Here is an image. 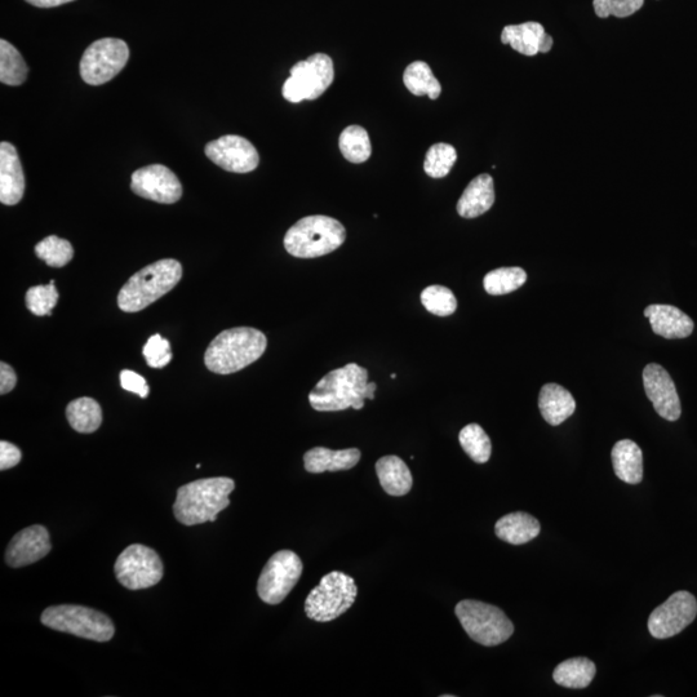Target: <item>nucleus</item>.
I'll return each mask as SVG.
<instances>
[{"label":"nucleus","mask_w":697,"mask_h":697,"mask_svg":"<svg viewBox=\"0 0 697 697\" xmlns=\"http://www.w3.org/2000/svg\"><path fill=\"white\" fill-rule=\"evenodd\" d=\"M121 385L127 392L135 393L141 398L148 397L150 388L144 377L131 370L121 372Z\"/></svg>","instance_id":"obj_40"},{"label":"nucleus","mask_w":697,"mask_h":697,"mask_svg":"<svg viewBox=\"0 0 697 697\" xmlns=\"http://www.w3.org/2000/svg\"><path fill=\"white\" fill-rule=\"evenodd\" d=\"M527 281V274L522 268H500L492 270L483 279V286L492 296L508 295L517 291Z\"/></svg>","instance_id":"obj_33"},{"label":"nucleus","mask_w":697,"mask_h":697,"mask_svg":"<svg viewBox=\"0 0 697 697\" xmlns=\"http://www.w3.org/2000/svg\"><path fill=\"white\" fill-rule=\"evenodd\" d=\"M266 346V336L256 328H230L213 339L204 354V363L213 374H234L260 359Z\"/></svg>","instance_id":"obj_3"},{"label":"nucleus","mask_w":697,"mask_h":697,"mask_svg":"<svg viewBox=\"0 0 697 697\" xmlns=\"http://www.w3.org/2000/svg\"><path fill=\"white\" fill-rule=\"evenodd\" d=\"M652 331L664 339H686L694 332L695 324L686 313L673 305H650L645 309Z\"/></svg>","instance_id":"obj_20"},{"label":"nucleus","mask_w":697,"mask_h":697,"mask_svg":"<svg viewBox=\"0 0 697 697\" xmlns=\"http://www.w3.org/2000/svg\"><path fill=\"white\" fill-rule=\"evenodd\" d=\"M461 447L477 464H486L492 454V443L490 437L483 430L481 425H466L459 434Z\"/></svg>","instance_id":"obj_32"},{"label":"nucleus","mask_w":697,"mask_h":697,"mask_svg":"<svg viewBox=\"0 0 697 697\" xmlns=\"http://www.w3.org/2000/svg\"><path fill=\"white\" fill-rule=\"evenodd\" d=\"M346 239L344 225L332 217H304L284 235V248L299 259H315L334 252Z\"/></svg>","instance_id":"obj_5"},{"label":"nucleus","mask_w":697,"mask_h":697,"mask_svg":"<svg viewBox=\"0 0 697 697\" xmlns=\"http://www.w3.org/2000/svg\"><path fill=\"white\" fill-rule=\"evenodd\" d=\"M643 385L657 414L668 421H677L681 417V399L676 384L664 367L656 363L648 364L643 370Z\"/></svg>","instance_id":"obj_16"},{"label":"nucleus","mask_w":697,"mask_h":697,"mask_svg":"<svg viewBox=\"0 0 697 697\" xmlns=\"http://www.w3.org/2000/svg\"><path fill=\"white\" fill-rule=\"evenodd\" d=\"M235 488L233 479L226 477L199 479L181 486L177 491L173 513L185 526L215 522L230 505L229 496Z\"/></svg>","instance_id":"obj_2"},{"label":"nucleus","mask_w":697,"mask_h":697,"mask_svg":"<svg viewBox=\"0 0 697 697\" xmlns=\"http://www.w3.org/2000/svg\"><path fill=\"white\" fill-rule=\"evenodd\" d=\"M26 306L37 317H50L52 310L59 303V292L55 287V281L46 286H34L26 292Z\"/></svg>","instance_id":"obj_37"},{"label":"nucleus","mask_w":697,"mask_h":697,"mask_svg":"<svg viewBox=\"0 0 697 697\" xmlns=\"http://www.w3.org/2000/svg\"><path fill=\"white\" fill-rule=\"evenodd\" d=\"M696 615V598L691 593L681 590L670 596L663 605L655 608L648 619V630L656 639L674 637L694 623Z\"/></svg>","instance_id":"obj_13"},{"label":"nucleus","mask_w":697,"mask_h":697,"mask_svg":"<svg viewBox=\"0 0 697 697\" xmlns=\"http://www.w3.org/2000/svg\"><path fill=\"white\" fill-rule=\"evenodd\" d=\"M612 465L616 477L628 485H638L643 478V455L637 443L623 439L612 448Z\"/></svg>","instance_id":"obj_25"},{"label":"nucleus","mask_w":697,"mask_h":697,"mask_svg":"<svg viewBox=\"0 0 697 697\" xmlns=\"http://www.w3.org/2000/svg\"><path fill=\"white\" fill-rule=\"evenodd\" d=\"M596 673V664L592 660L574 657L559 664L554 670L553 678L559 686L581 690L592 683Z\"/></svg>","instance_id":"obj_27"},{"label":"nucleus","mask_w":697,"mask_h":697,"mask_svg":"<svg viewBox=\"0 0 697 697\" xmlns=\"http://www.w3.org/2000/svg\"><path fill=\"white\" fill-rule=\"evenodd\" d=\"M25 2L38 8H53L62 6V4L74 2V0H25Z\"/></svg>","instance_id":"obj_43"},{"label":"nucleus","mask_w":697,"mask_h":697,"mask_svg":"<svg viewBox=\"0 0 697 697\" xmlns=\"http://www.w3.org/2000/svg\"><path fill=\"white\" fill-rule=\"evenodd\" d=\"M204 153L210 161L228 172H252L260 163L255 146L241 136L228 135L208 142Z\"/></svg>","instance_id":"obj_15"},{"label":"nucleus","mask_w":697,"mask_h":697,"mask_svg":"<svg viewBox=\"0 0 697 697\" xmlns=\"http://www.w3.org/2000/svg\"><path fill=\"white\" fill-rule=\"evenodd\" d=\"M142 354H144L149 367H166L172 359L170 341L163 339L161 335H153L142 349Z\"/></svg>","instance_id":"obj_39"},{"label":"nucleus","mask_w":697,"mask_h":697,"mask_svg":"<svg viewBox=\"0 0 697 697\" xmlns=\"http://www.w3.org/2000/svg\"><path fill=\"white\" fill-rule=\"evenodd\" d=\"M457 161V153L454 146L439 142L426 153L424 171L432 179H443L451 172Z\"/></svg>","instance_id":"obj_34"},{"label":"nucleus","mask_w":697,"mask_h":697,"mask_svg":"<svg viewBox=\"0 0 697 697\" xmlns=\"http://www.w3.org/2000/svg\"><path fill=\"white\" fill-rule=\"evenodd\" d=\"M357 597L358 586L353 577L340 571L330 572L306 598L305 614L318 623H330L344 615Z\"/></svg>","instance_id":"obj_6"},{"label":"nucleus","mask_w":697,"mask_h":697,"mask_svg":"<svg viewBox=\"0 0 697 697\" xmlns=\"http://www.w3.org/2000/svg\"><path fill=\"white\" fill-rule=\"evenodd\" d=\"M17 376L15 370L7 363H0V394H8L15 388Z\"/></svg>","instance_id":"obj_42"},{"label":"nucleus","mask_w":697,"mask_h":697,"mask_svg":"<svg viewBox=\"0 0 697 697\" xmlns=\"http://www.w3.org/2000/svg\"><path fill=\"white\" fill-rule=\"evenodd\" d=\"M361 456L358 448L332 451L330 448L315 447L304 455V466L306 472L312 474L340 472L354 468Z\"/></svg>","instance_id":"obj_22"},{"label":"nucleus","mask_w":697,"mask_h":697,"mask_svg":"<svg viewBox=\"0 0 697 697\" xmlns=\"http://www.w3.org/2000/svg\"><path fill=\"white\" fill-rule=\"evenodd\" d=\"M334 61L324 53H315L308 60L297 62L290 78L283 84V97L292 104L317 100L334 83Z\"/></svg>","instance_id":"obj_9"},{"label":"nucleus","mask_w":697,"mask_h":697,"mask_svg":"<svg viewBox=\"0 0 697 697\" xmlns=\"http://www.w3.org/2000/svg\"><path fill=\"white\" fill-rule=\"evenodd\" d=\"M130 60V47L122 39L104 38L92 43L83 53L81 75L90 86L112 81Z\"/></svg>","instance_id":"obj_10"},{"label":"nucleus","mask_w":697,"mask_h":697,"mask_svg":"<svg viewBox=\"0 0 697 697\" xmlns=\"http://www.w3.org/2000/svg\"><path fill=\"white\" fill-rule=\"evenodd\" d=\"M52 544L47 528L39 525L25 528L13 536L6 552L8 566L20 568L41 561L51 552Z\"/></svg>","instance_id":"obj_17"},{"label":"nucleus","mask_w":697,"mask_h":697,"mask_svg":"<svg viewBox=\"0 0 697 697\" xmlns=\"http://www.w3.org/2000/svg\"><path fill=\"white\" fill-rule=\"evenodd\" d=\"M495 203L494 179L482 173L470 181L468 188L457 202V213L464 219H475L490 211Z\"/></svg>","instance_id":"obj_21"},{"label":"nucleus","mask_w":697,"mask_h":697,"mask_svg":"<svg viewBox=\"0 0 697 697\" xmlns=\"http://www.w3.org/2000/svg\"><path fill=\"white\" fill-rule=\"evenodd\" d=\"M421 303L429 313L438 317H448L456 312L457 301L454 292L443 286H429L421 293Z\"/></svg>","instance_id":"obj_36"},{"label":"nucleus","mask_w":697,"mask_h":697,"mask_svg":"<svg viewBox=\"0 0 697 697\" xmlns=\"http://www.w3.org/2000/svg\"><path fill=\"white\" fill-rule=\"evenodd\" d=\"M539 408L546 423L558 426L574 415L576 402L563 386L546 384L539 395Z\"/></svg>","instance_id":"obj_23"},{"label":"nucleus","mask_w":697,"mask_h":697,"mask_svg":"<svg viewBox=\"0 0 697 697\" xmlns=\"http://www.w3.org/2000/svg\"><path fill=\"white\" fill-rule=\"evenodd\" d=\"M376 384L368 381L366 368L357 363L331 371L309 394L310 406L318 412L362 410L366 399H374Z\"/></svg>","instance_id":"obj_1"},{"label":"nucleus","mask_w":697,"mask_h":697,"mask_svg":"<svg viewBox=\"0 0 697 697\" xmlns=\"http://www.w3.org/2000/svg\"><path fill=\"white\" fill-rule=\"evenodd\" d=\"M28 65L19 50L6 39L0 41V82L7 86H21L28 77Z\"/></svg>","instance_id":"obj_30"},{"label":"nucleus","mask_w":697,"mask_h":697,"mask_svg":"<svg viewBox=\"0 0 697 697\" xmlns=\"http://www.w3.org/2000/svg\"><path fill=\"white\" fill-rule=\"evenodd\" d=\"M303 562L291 550L275 553L261 572L257 593L268 605H279L299 583L303 575Z\"/></svg>","instance_id":"obj_11"},{"label":"nucleus","mask_w":697,"mask_h":697,"mask_svg":"<svg viewBox=\"0 0 697 697\" xmlns=\"http://www.w3.org/2000/svg\"><path fill=\"white\" fill-rule=\"evenodd\" d=\"M403 83L412 95L428 96L430 100H437L442 93L441 83L424 61H415L407 66L403 74Z\"/></svg>","instance_id":"obj_28"},{"label":"nucleus","mask_w":697,"mask_h":697,"mask_svg":"<svg viewBox=\"0 0 697 697\" xmlns=\"http://www.w3.org/2000/svg\"><path fill=\"white\" fill-rule=\"evenodd\" d=\"M25 175L19 153L11 142L0 144V202L16 206L25 193Z\"/></svg>","instance_id":"obj_18"},{"label":"nucleus","mask_w":697,"mask_h":697,"mask_svg":"<svg viewBox=\"0 0 697 697\" xmlns=\"http://www.w3.org/2000/svg\"><path fill=\"white\" fill-rule=\"evenodd\" d=\"M66 417L75 432L91 434L100 428L102 411L99 403L92 398H78L66 408Z\"/></svg>","instance_id":"obj_29"},{"label":"nucleus","mask_w":697,"mask_h":697,"mask_svg":"<svg viewBox=\"0 0 697 697\" xmlns=\"http://www.w3.org/2000/svg\"><path fill=\"white\" fill-rule=\"evenodd\" d=\"M501 43L509 44L514 51L532 57L537 53H548L553 48V38L546 34L539 22L505 26L501 33Z\"/></svg>","instance_id":"obj_19"},{"label":"nucleus","mask_w":697,"mask_h":697,"mask_svg":"<svg viewBox=\"0 0 697 697\" xmlns=\"http://www.w3.org/2000/svg\"><path fill=\"white\" fill-rule=\"evenodd\" d=\"M42 623L57 632L73 634L95 642H108L115 633L113 621L108 616L83 606L48 607L43 612Z\"/></svg>","instance_id":"obj_8"},{"label":"nucleus","mask_w":697,"mask_h":697,"mask_svg":"<svg viewBox=\"0 0 697 697\" xmlns=\"http://www.w3.org/2000/svg\"><path fill=\"white\" fill-rule=\"evenodd\" d=\"M541 531L535 517L523 512L506 514L495 525L496 536L505 543L523 545L536 539Z\"/></svg>","instance_id":"obj_26"},{"label":"nucleus","mask_w":697,"mask_h":697,"mask_svg":"<svg viewBox=\"0 0 697 697\" xmlns=\"http://www.w3.org/2000/svg\"><path fill=\"white\" fill-rule=\"evenodd\" d=\"M182 278V266L177 260H159L133 274L118 295L123 312L137 313L161 299L177 286Z\"/></svg>","instance_id":"obj_4"},{"label":"nucleus","mask_w":697,"mask_h":697,"mask_svg":"<svg viewBox=\"0 0 697 697\" xmlns=\"http://www.w3.org/2000/svg\"><path fill=\"white\" fill-rule=\"evenodd\" d=\"M35 253H37L39 259L52 266V268H62V266L68 265L73 260L74 248L66 239L59 238L57 235H50V237L44 238L43 241L35 246Z\"/></svg>","instance_id":"obj_35"},{"label":"nucleus","mask_w":697,"mask_h":697,"mask_svg":"<svg viewBox=\"0 0 697 697\" xmlns=\"http://www.w3.org/2000/svg\"><path fill=\"white\" fill-rule=\"evenodd\" d=\"M645 0H594L593 7L599 19L615 16L625 19L641 10Z\"/></svg>","instance_id":"obj_38"},{"label":"nucleus","mask_w":697,"mask_h":697,"mask_svg":"<svg viewBox=\"0 0 697 697\" xmlns=\"http://www.w3.org/2000/svg\"><path fill=\"white\" fill-rule=\"evenodd\" d=\"M131 189L141 198L163 204L179 202L182 197L179 177L163 164H152L133 172Z\"/></svg>","instance_id":"obj_14"},{"label":"nucleus","mask_w":697,"mask_h":697,"mask_svg":"<svg viewBox=\"0 0 697 697\" xmlns=\"http://www.w3.org/2000/svg\"><path fill=\"white\" fill-rule=\"evenodd\" d=\"M376 473L381 487L390 496H405L414 485L410 468L398 456L381 457L376 463Z\"/></svg>","instance_id":"obj_24"},{"label":"nucleus","mask_w":697,"mask_h":697,"mask_svg":"<svg viewBox=\"0 0 697 697\" xmlns=\"http://www.w3.org/2000/svg\"><path fill=\"white\" fill-rule=\"evenodd\" d=\"M115 575L124 588L140 590L161 583L163 563L155 550L135 544L124 549L115 562Z\"/></svg>","instance_id":"obj_12"},{"label":"nucleus","mask_w":697,"mask_h":697,"mask_svg":"<svg viewBox=\"0 0 697 697\" xmlns=\"http://www.w3.org/2000/svg\"><path fill=\"white\" fill-rule=\"evenodd\" d=\"M339 146L346 161L355 164L368 161L372 154L370 136L361 126L346 127L341 132Z\"/></svg>","instance_id":"obj_31"},{"label":"nucleus","mask_w":697,"mask_h":697,"mask_svg":"<svg viewBox=\"0 0 697 697\" xmlns=\"http://www.w3.org/2000/svg\"><path fill=\"white\" fill-rule=\"evenodd\" d=\"M460 624L470 638L486 647L499 646L514 633V625L499 607L465 599L455 608Z\"/></svg>","instance_id":"obj_7"},{"label":"nucleus","mask_w":697,"mask_h":697,"mask_svg":"<svg viewBox=\"0 0 697 697\" xmlns=\"http://www.w3.org/2000/svg\"><path fill=\"white\" fill-rule=\"evenodd\" d=\"M21 457L22 454L19 447L12 445L10 442H0V470L4 472V470L15 468L16 465L20 464Z\"/></svg>","instance_id":"obj_41"}]
</instances>
